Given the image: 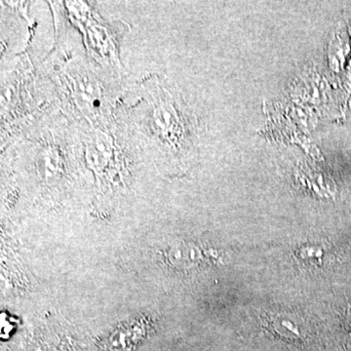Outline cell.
I'll return each mask as SVG.
<instances>
[{
    "mask_svg": "<svg viewBox=\"0 0 351 351\" xmlns=\"http://www.w3.org/2000/svg\"><path fill=\"white\" fill-rule=\"evenodd\" d=\"M166 257L176 269H191L199 263L202 254L195 244L176 242L168 249Z\"/></svg>",
    "mask_w": 351,
    "mask_h": 351,
    "instance_id": "cell-1",
    "label": "cell"
}]
</instances>
